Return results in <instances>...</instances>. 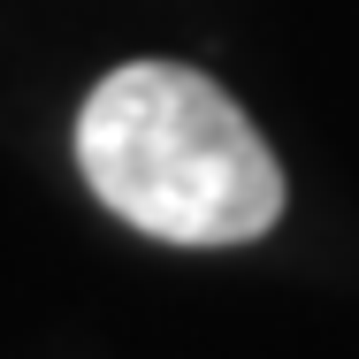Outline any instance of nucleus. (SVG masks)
<instances>
[{
	"label": "nucleus",
	"mask_w": 359,
	"mask_h": 359,
	"mask_svg": "<svg viewBox=\"0 0 359 359\" xmlns=\"http://www.w3.org/2000/svg\"><path fill=\"white\" fill-rule=\"evenodd\" d=\"M84 184L168 245H245L283 215V168L215 76L123 62L76 115Z\"/></svg>",
	"instance_id": "1"
}]
</instances>
